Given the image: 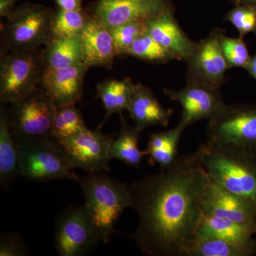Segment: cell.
<instances>
[{
  "label": "cell",
  "instance_id": "cell-35",
  "mask_svg": "<svg viewBox=\"0 0 256 256\" xmlns=\"http://www.w3.org/2000/svg\"><path fill=\"white\" fill-rule=\"evenodd\" d=\"M245 69L247 70L248 73L250 74L252 78L256 80V54L252 57V60Z\"/></svg>",
  "mask_w": 256,
  "mask_h": 256
},
{
  "label": "cell",
  "instance_id": "cell-14",
  "mask_svg": "<svg viewBox=\"0 0 256 256\" xmlns=\"http://www.w3.org/2000/svg\"><path fill=\"white\" fill-rule=\"evenodd\" d=\"M164 94L182 106V114L180 124L185 129L201 120H208L225 104L220 90L196 84H186V86L180 90L164 89Z\"/></svg>",
  "mask_w": 256,
  "mask_h": 256
},
{
  "label": "cell",
  "instance_id": "cell-24",
  "mask_svg": "<svg viewBox=\"0 0 256 256\" xmlns=\"http://www.w3.org/2000/svg\"><path fill=\"white\" fill-rule=\"evenodd\" d=\"M46 68H62L84 63L80 37L53 38L44 50Z\"/></svg>",
  "mask_w": 256,
  "mask_h": 256
},
{
  "label": "cell",
  "instance_id": "cell-29",
  "mask_svg": "<svg viewBox=\"0 0 256 256\" xmlns=\"http://www.w3.org/2000/svg\"><path fill=\"white\" fill-rule=\"evenodd\" d=\"M108 28L114 38L117 55H128L134 42L148 33L146 21L133 22Z\"/></svg>",
  "mask_w": 256,
  "mask_h": 256
},
{
  "label": "cell",
  "instance_id": "cell-31",
  "mask_svg": "<svg viewBox=\"0 0 256 256\" xmlns=\"http://www.w3.org/2000/svg\"><path fill=\"white\" fill-rule=\"evenodd\" d=\"M226 20L238 30L239 37L244 38L248 34L256 30V6L236 4L228 11Z\"/></svg>",
  "mask_w": 256,
  "mask_h": 256
},
{
  "label": "cell",
  "instance_id": "cell-17",
  "mask_svg": "<svg viewBox=\"0 0 256 256\" xmlns=\"http://www.w3.org/2000/svg\"><path fill=\"white\" fill-rule=\"evenodd\" d=\"M174 13H165L146 20L148 33L169 52L174 60L186 62L196 42L186 36L176 22Z\"/></svg>",
  "mask_w": 256,
  "mask_h": 256
},
{
  "label": "cell",
  "instance_id": "cell-9",
  "mask_svg": "<svg viewBox=\"0 0 256 256\" xmlns=\"http://www.w3.org/2000/svg\"><path fill=\"white\" fill-rule=\"evenodd\" d=\"M224 33V30L214 28L206 38L196 42L186 60V84L220 90L225 82L226 73L229 69L220 44Z\"/></svg>",
  "mask_w": 256,
  "mask_h": 256
},
{
  "label": "cell",
  "instance_id": "cell-6",
  "mask_svg": "<svg viewBox=\"0 0 256 256\" xmlns=\"http://www.w3.org/2000/svg\"><path fill=\"white\" fill-rule=\"evenodd\" d=\"M44 50L5 52L0 60V99L11 104L33 92L44 72Z\"/></svg>",
  "mask_w": 256,
  "mask_h": 256
},
{
  "label": "cell",
  "instance_id": "cell-13",
  "mask_svg": "<svg viewBox=\"0 0 256 256\" xmlns=\"http://www.w3.org/2000/svg\"><path fill=\"white\" fill-rule=\"evenodd\" d=\"M202 208L203 215L232 220L252 229L256 234V206L210 178L204 194Z\"/></svg>",
  "mask_w": 256,
  "mask_h": 256
},
{
  "label": "cell",
  "instance_id": "cell-8",
  "mask_svg": "<svg viewBox=\"0 0 256 256\" xmlns=\"http://www.w3.org/2000/svg\"><path fill=\"white\" fill-rule=\"evenodd\" d=\"M20 176L35 182L67 180L78 182L65 150L55 138L18 146Z\"/></svg>",
  "mask_w": 256,
  "mask_h": 256
},
{
  "label": "cell",
  "instance_id": "cell-34",
  "mask_svg": "<svg viewBox=\"0 0 256 256\" xmlns=\"http://www.w3.org/2000/svg\"><path fill=\"white\" fill-rule=\"evenodd\" d=\"M15 3L16 0H0V16L8 18L15 9Z\"/></svg>",
  "mask_w": 256,
  "mask_h": 256
},
{
  "label": "cell",
  "instance_id": "cell-7",
  "mask_svg": "<svg viewBox=\"0 0 256 256\" xmlns=\"http://www.w3.org/2000/svg\"><path fill=\"white\" fill-rule=\"evenodd\" d=\"M206 142L256 152V106L224 104L208 120Z\"/></svg>",
  "mask_w": 256,
  "mask_h": 256
},
{
  "label": "cell",
  "instance_id": "cell-25",
  "mask_svg": "<svg viewBox=\"0 0 256 256\" xmlns=\"http://www.w3.org/2000/svg\"><path fill=\"white\" fill-rule=\"evenodd\" d=\"M256 249L216 238H195L186 248L184 256H250Z\"/></svg>",
  "mask_w": 256,
  "mask_h": 256
},
{
  "label": "cell",
  "instance_id": "cell-33",
  "mask_svg": "<svg viewBox=\"0 0 256 256\" xmlns=\"http://www.w3.org/2000/svg\"><path fill=\"white\" fill-rule=\"evenodd\" d=\"M60 9L76 10L82 9V0H55Z\"/></svg>",
  "mask_w": 256,
  "mask_h": 256
},
{
  "label": "cell",
  "instance_id": "cell-12",
  "mask_svg": "<svg viewBox=\"0 0 256 256\" xmlns=\"http://www.w3.org/2000/svg\"><path fill=\"white\" fill-rule=\"evenodd\" d=\"M174 12L171 0H98L94 14L108 28Z\"/></svg>",
  "mask_w": 256,
  "mask_h": 256
},
{
  "label": "cell",
  "instance_id": "cell-30",
  "mask_svg": "<svg viewBox=\"0 0 256 256\" xmlns=\"http://www.w3.org/2000/svg\"><path fill=\"white\" fill-rule=\"evenodd\" d=\"M244 38H230L224 33L220 40V48L228 68L240 67L245 68L252 60Z\"/></svg>",
  "mask_w": 256,
  "mask_h": 256
},
{
  "label": "cell",
  "instance_id": "cell-26",
  "mask_svg": "<svg viewBox=\"0 0 256 256\" xmlns=\"http://www.w3.org/2000/svg\"><path fill=\"white\" fill-rule=\"evenodd\" d=\"M88 18L82 9L58 10L54 16L52 40L79 36Z\"/></svg>",
  "mask_w": 256,
  "mask_h": 256
},
{
  "label": "cell",
  "instance_id": "cell-15",
  "mask_svg": "<svg viewBox=\"0 0 256 256\" xmlns=\"http://www.w3.org/2000/svg\"><path fill=\"white\" fill-rule=\"evenodd\" d=\"M82 63L62 68H45L40 86L56 107L75 105L82 97L86 72Z\"/></svg>",
  "mask_w": 256,
  "mask_h": 256
},
{
  "label": "cell",
  "instance_id": "cell-28",
  "mask_svg": "<svg viewBox=\"0 0 256 256\" xmlns=\"http://www.w3.org/2000/svg\"><path fill=\"white\" fill-rule=\"evenodd\" d=\"M128 55L152 63H166L174 60L164 47L146 33L138 38L128 50Z\"/></svg>",
  "mask_w": 256,
  "mask_h": 256
},
{
  "label": "cell",
  "instance_id": "cell-3",
  "mask_svg": "<svg viewBox=\"0 0 256 256\" xmlns=\"http://www.w3.org/2000/svg\"><path fill=\"white\" fill-rule=\"evenodd\" d=\"M85 196L84 206L99 242L107 244L114 233L120 216L132 207L131 188L102 174L88 173L78 181Z\"/></svg>",
  "mask_w": 256,
  "mask_h": 256
},
{
  "label": "cell",
  "instance_id": "cell-36",
  "mask_svg": "<svg viewBox=\"0 0 256 256\" xmlns=\"http://www.w3.org/2000/svg\"><path fill=\"white\" fill-rule=\"evenodd\" d=\"M234 5L248 4L256 6V0H230Z\"/></svg>",
  "mask_w": 256,
  "mask_h": 256
},
{
  "label": "cell",
  "instance_id": "cell-23",
  "mask_svg": "<svg viewBox=\"0 0 256 256\" xmlns=\"http://www.w3.org/2000/svg\"><path fill=\"white\" fill-rule=\"evenodd\" d=\"M136 84L130 78L124 80L108 79L96 87L98 95L102 100L106 110V118L112 114H119L127 110L132 100Z\"/></svg>",
  "mask_w": 256,
  "mask_h": 256
},
{
  "label": "cell",
  "instance_id": "cell-10",
  "mask_svg": "<svg viewBox=\"0 0 256 256\" xmlns=\"http://www.w3.org/2000/svg\"><path fill=\"white\" fill-rule=\"evenodd\" d=\"M114 139V134H104L99 130L90 131L86 128L75 136L57 140L74 168L98 173L110 171L108 149Z\"/></svg>",
  "mask_w": 256,
  "mask_h": 256
},
{
  "label": "cell",
  "instance_id": "cell-5",
  "mask_svg": "<svg viewBox=\"0 0 256 256\" xmlns=\"http://www.w3.org/2000/svg\"><path fill=\"white\" fill-rule=\"evenodd\" d=\"M54 12L38 4L24 3L13 10L2 28L6 52L40 50L52 40Z\"/></svg>",
  "mask_w": 256,
  "mask_h": 256
},
{
  "label": "cell",
  "instance_id": "cell-1",
  "mask_svg": "<svg viewBox=\"0 0 256 256\" xmlns=\"http://www.w3.org/2000/svg\"><path fill=\"white\" fill-rule=\"evenodd\" d=\"M210 180L194 152L132 184V208L139 224L129 237L143 255L184 256L201 222Z\"/></svg>",
  "mask_w": 256,
  "mask_h": 256
},
{
  "label": "cell",
  "instance_id": "cell-16",
  "mask_svg": "<svg viewBox=\"0 0 256 256\" xmlns=\"http://www.w3.org/2000/svg\"><path fill=\"white\" fill-rule=\"evenodd\" d=\"M79 37L84 62L88 66L112 68L117 55L114 38L109 28L96 15L89 16Z\"/></svg>",
  "mask_w": 256,
  "mask_h": 256
},
{
  "label": "cell",
  "instance_id": "cell-22",
  "mask_svg": "<svg viewBox=\"0 0 256 256\" xmlns=\"http://www.w3.org/2000/svg\"><path fill=\"white\" fill-rule=\"evenodd\" d=\"M120 118L122 120L120 132L110 143L109 158L110 160H120L134 169H138L142 164L143 158L146 156V150H141L139 148L141 131L128 124L122 116Z\"/></svg>",
  "mask_w": 256,
  "mask_h": 256
},
{
  "label": "cell",
  "instance_id": "cell-11",
  "mask_svg": "<svg viewBox=\"0 0 256 256\" xmlns=\"http://www.w3.org/2000/svg\"><path fill=\"white\" fill-rule=\"evenodd\" d=\"M99 242L84 204L69 208L56 224L55 248L58 256L85 255Z\"/></svg>",
  "mask_w": 256,
  "mask_h": 256
},
{
  "label": "cell",
  "instance_id": "cell-32",
  "mask_svg": "<svg viewBox=\"0 0 256 256\" xmlns=\"http://www.w3.org/2000/svg\"><path fill=\"white\" fill-rule=\"evenodd\" d=\"M30 255L21 236L18 233L2 234L0 239V256H24Z\"/></svg>",
  "mask_w": 256,
  "mask_h": 256
},
{
  "label": "cell",
  "instance_id": "cell-37",
  "mask_svg": "<svg viewBox=\"0 0 256 256\" xmlns=\"http://www.w3.org/2000/svg\"><path fill=\"white\" fill-rule=\"evenodd\" d=\"M255 33L256 34V30Z\"/></svg>",
  "mask_w": 256,
  "mask_h": 256
},
{
  "label": "cell",
  "instance_id": "cell-19",
  "mask_svg": "<svg viewBox=\"0 0 256 256\" xmlns=\"http://www.w3.org/2000/svg\"><path fill=\"white\" fill-rule=\"evenodd\" d=\"M255 235L252 229L232 220L214 216L203 215L194 239H223L256 250V240L254 238Z\"/></svg>",
  "mask_w": 256,
  "mask_h": 256
},
{
  "label": "cell",
  "instance_id": "cell-27",
  "mask_svg": "<svg viewBox=\"0 0 256 256\" xmlns=\"http://www.w3.org/2000/svg\"><path fill=\"white\" fill-rule=\"evenodd\" d=\"M86 128L82 114L75 105L56 107L52 131L54 138L62 140L70 138Z\"/></svg>",
  "mask_w": 256,
  "mask_h": 256
},
{
  "label": "cell",
  "instance_id": "cell-2",
  "mask_svg": "<svg viewBox=\"0 0 256 256\" xmlns=\"http://www.w3.org/2000/svg\"><path fill=\"white\" fill-rule=\"evenodd\" d=\"M195 153L212 180L256 206V152L206 142Z\"/></svg>",
  "mask_w": 256,
  "mask_h": 256
},
{
  "label": "cell",
  "instance_id": "cell-21",
  "mask_svg": "<svg viewBox=\"0 0 256 256\" xmlns=\"http://www.w3.org/2000/svg\"><path fill=\"white\" fill-rule=\"evenodd\" d=\"M20 176V158L10 131L8 111L2 105L0 112V184L6 188Z\"/></svg>",
  "mask_w": 256,
  "mask_h": 256
},
{
  "label": "cell",
  "instance_id": "cell-20",
  "mask_svg": "<svg viewBox=\"0 0 256 256\" xmlns=\"http://www.w3.org/2000/svg\"><path fill=\"white\" fill-rule=\"evenodd\" d=\"M185 130L178 124L170 130L150 134L146 150L149 164L152 166L158 164L161 170L166 169L174 164L178 158V143Z\"/></svg>",
  "mask_w": 256,
  "mask_h": 256
},
{
  "label": "cell",
  "instance_id": "cell-18",
  "mask_svg": "<svg viewBox=\"0 0 256 256\" xmlns=\"http://www.w3.org/2000/svg\"><path fill=\"white\" fill-rule=\"evenodd\" d=\"M136 127L142 131L153 126H168L173 110L165 108L149 88L136 84L132 100L128 109Z\"/></svg>",
  "mask_w": 256,
  "mask_h": 256
},
{
  "label": "cell",
  "instance_id": "cell-4",
  "mask_svg": "<svg viewBox=\"0 0 256 256\" xmlns=\"http://www.w3.org/2000/svg\"><path fill=\"white\" fill-rule=\"evenodd\" d=\"M10 104V131L16 146L53 138L56 106L41 86L22 98Z\"/></svg>",
  "mask_w": 256,
  "mask_h": 256
}]
</instances>
